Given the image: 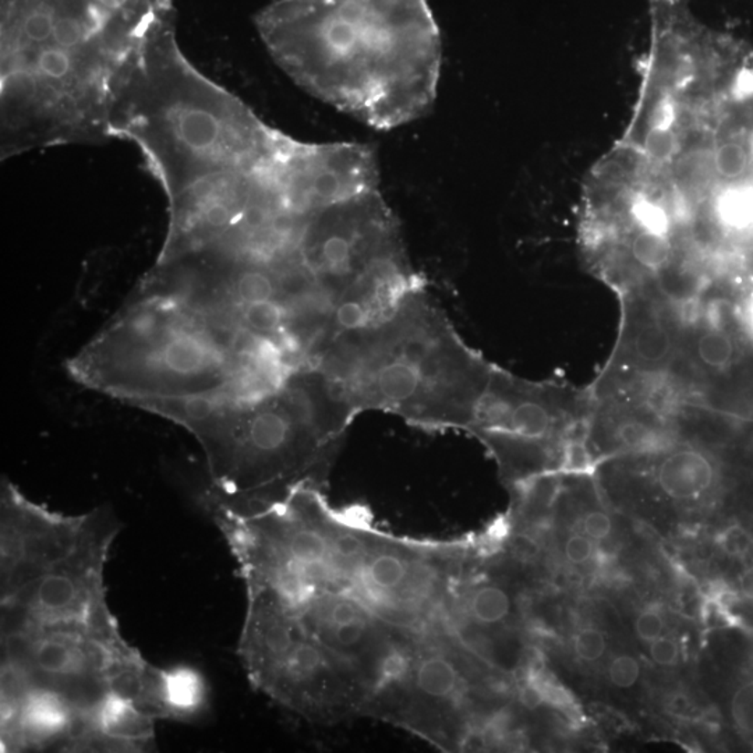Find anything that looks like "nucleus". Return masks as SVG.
<instances>
[{"instance_id": "4", "label": "nucleus", "mask_w": 753, "mask_h": 753, "mask_svg": "<svg viewBox=\"0 0 753 753\" xmlns=\"http://www.w3.org/2000/svg\"><path fill=\"white\" fill-rule=\"evenodd\" d=\"M300 367L290 349L246 329L226 306L141 285L68 363L76 382L134 408L250 398Z\"/></svg>"}, {"instance_id": "23", "label": "nucleus", "mask_w": 753, "mask_h": 753, "mask_svg": "<svg viewBox=\"0 0 753 753\" xmlns=\"http://www.w3.org/2000/svg\"><path fill=\"white\" fill-rule=\"evenodd\" d=\"M612 529V519L602 511H591L583 518V532L591 540H602V539L609 538Z\"/></svg>"}, {"instance_id": "25", "label": "nucleus", "mask_w": 753, "mask_h": 753, "mask_svg": "<svg viewBox=\"0 0 753 753\" xmlns=\"http://www.w3.org/2000/svg\"><path fill=\"white\" fill-rule=\"evenodd\" d=\"M670 712L673 713L674 716H678V717H686V716H689V712L692 713V705L688 697H686L685 695H676V696H674L670 702Z\"/></svg>"}, {"instance_id": "8", "label": "nucleus", "mask_w": 753, "mask_h": 753, "mask_svg": "<svg viewBox=\"0 0 753 753\" xmlns=\"http://www.w3.org/2000/svg\"><path fill=\"white\" fill-rule=\"evenodd\" d=\"M237 653L253 686L300 717L322 726L367 717L358 676L272 594L247 591Z\"/></svg>"}, {"instance_id": "1", "label": "nucleus", "mask_w": 753, "mask_h": 753, "mask_svg": "<svg viewBox=\"0 0 753 753\" xmlns=\"http://www.w3.org/2000/svg\"><path fill=\"white\" fill-rule=\"evenodd\" d=\"M730 84L654 74L593 165L621 253L674 305L753 278V87Z\"/></svg>"}, {"instance_id": "15", "label": "nucleus", "mask_w": 753, "mask_h": 753, "mask_svg": "<svg viewBox=\"0 0 753 753\" xmlns=\"http://www.w3.org/2000/svg\"><path fill=\"white\" fill-rule=\"evenodd\" d=\"M654 480L671 501L692 502L707 496L715 487L717 469L706 452L689 444L673 443L664 448Z\"/></svg>"}, {"instance_id": "9", "label": "nucleus", "mask_w": 753, "mask_h": 753, "mask_svg": "<svg viewBox=\"0 0 753 753\" xmlns=\"http://www.w3.org/2000/svg\"><path fill=\"white\" fill-rule=\"evenodd\" d=\"M588 390L557 382H529L494 367L466 432L490 448L515 485L535 479L573 443L589 444Z\"/></svg>"}, {"instance_id": "5", "label": "nucleus", "mask_w": 753, "mask_h": 753, "mask_svg": "<svg viewBox=\"0 0 753 753\" xmlns=\"http://www.w3.org/2000/svg\"><path fill=\"white\" fill-rule=\"evenodd\" d=\"M466 554L467 540L395 538L317 494L285 523L264 585L287 604L345 594L411 641L458 646L449 614Z\"/></svg>"}, {"instance_id": "17", "label": "nucleus", "mask_w": 753, "mask_h": 753, "mask_svg": "<svg viewBox=\"0 0 753 753\" xmlns=\"http://www.w3.org/2000/svg\"><path fill=\"white\" fill-rule=\"evenodd\" d=\"M731 717L737 730L753 736V681L737 689L731 699Z\"/></svg>"}, {"instance_id": "20", "label": "nucleus", "mask_w": 753, "mask_h": 753, "mask_svg": "<svg viewBox=\"0 0 753 753\" xmlns=\"http://www.w3.org/2000/svg\"><path fill=\"white\" fill-rule=\"evenodd\" d=\"M610 681L612 685L621 689H628L638 683L641 676V665L638 660L630 654H621L612 660L609 668Z\"/></svg>"}, {"instance_id": "13", "label": "nucleus", "mask_w": 753, "mask_h": 753, "mask_svg": "<svg viewBox=\"0 0 753 753\" xmlns=\"http://www.w3.org/2000/svg\"><path fill=\"white\" fill-rule=\"evenodd\" d=\"M87 713L63 692L2 670V752H68Z\"/></svg>"}, {"instance_id": "18", "label": "nucleus", "mask_w": 753, "mask_h": 753, "mask_svg": "<svg viewBox=\"0 0 753 753\" xmlns=\"http://www.w3.org/2000/svg\"><path fill=\"white\" fill-rule=\"evenodd\" d=\"M721 549L733 559H744L753 547V538L749 530L741 523L727 526L718 538Z\"/></svg>"}, {"instance_id": "21", "label": "nucleus", "mask_w": 753, "mask_h": 753, "mask_svg": "<svg viewBox=\"0 0 753 753\" xmlns=\"http://www.w3.org/2000/svg\"><path fill=\"white\" fill-rule=\"evenodd\" d=\"M664 630L662 612L656 609H646L635 621V633L643 642L656 641Z\"/></svg>"}, {"instance_id": "14", "label": "nucleus", "mask_w": 753, "mask_h": 753, "mask_svg": "<svg viewBox=\"0 0 753 753\" xmlns=\"http://www.w3.org/2000/svg\"><path fill=\"white\" fill-rule=\"evenodd\" d=\"M155 718L136 703L107 692L87 713L71 752H142L154 745Z\"/></svg>"}, {"instance_id": "12", "label": "nucleus", "mask_w": 753, "mask_h": 753, "mask_svg": "<svg viewBox=\"0 0 753 753\" xmlns=\"http://www.w3.org/2000/svg\"><path fill=\"white\" fill-rule=\"evenodd\" d=\"M0 493V600L59 567L91 528L95 511L65 515L24 496L7 479Z\"/></svg>"}, {"instance_id": "2", "label": "nucleus", "mask_w": 753, "mask_h": 753, "mask_svg": "<svg viewBox=\"0 0 753 753\" xmlns=\"http://www.w3.org/2000/svg\"><path fill=\"white\" fill-rule=\"evenodd\" d=\"M168 12L121 70L108 133L133 141L160 181L169 204L160 257L174 260L237 226L296 140L193 68Z\"/></svg>"}, {"instance_id": "10", "label": "nucleus", "mask_w": 753, "mask_h": 753, "mask_svg": "<svg viewBox=\"0 0 753 753\" xmlns=\"http://www.w3.org/2000/svg\"><path fill=\"white\" fill-rule=\"evenodd\" d=\"M113 514L97 509L91 528L73 556L2 602V638L71 631L100 638L123 639L110 612L105 567L119 533Z\"/></svg>"}, {"instance_id": "16", "label": "nucleus", "mask_w": 753, "mask_h": 753, "mask_svg": "<svg viewBox=\"0 0 753 753\" xmlns=\"http://www.w3.org/2000/svg\"><path fill=\"white\" fill-rule=\"evenodd\" d=\"M204 678L194 668L178 665L162 668V703L165 718L187 721L197 717L207 706Z\"/></svg>"}, {"instance_id": "22", "label": "nucleus", "mask_w": 753, "mask_h": 753, "mask_svg": "<svg viewBox=\"0 0 753 753\" xmlns=\"http://www.w3.org/2000/svg\"><path fill=\"white\" fill-rule=\"evenodd\" d=\"M594 546L591 538L573 535L564 546V554L570 564L580 565L588 562L593 556Z\"/></svg>"}, {"instance_id": "3", "label": "nucleus", "mask_w": 753, "mask_h": 753, "mask_svg": "<svg viewBox=\"0 0 753 753\" xmlns=\"http://www.w3.org/2000/svg\"><path fill=\"white\" fill-rule=\"evenodd\" d=\"M256 24L298 87L374 131L434 105L444 52L429 0H278Z\"/></svg>"}, {"instance_id": "24", "label": "nucleus", "mask_w": 753, "mask_h": 753, "mask_svg": "<svg viewBox=\"0 0 753 753\" xmlns=\"http://www.w3.org/2000/svg\"><path fill=\"white\" fill-rule=\"evenodd\" d=\"M650 656L657 664L664 667L674 665L678 660V644L671 638L660 636L650 643Z\"/></svg>"}, {"instance_id": "7", "label": "nucleus", "mask_w": 753, "mask_h": 753, "mask_svg": "<svg viewBox=\"0 0 753 753\" xmlns=\"http://www.w3.org/2000/svg\"><path fill=\"white\" fill-rule=\"evenodd\" d=\"M314 366L355 413L392 412L434 430L469 427L494 370L459 340L420 288L369 331L329 342Z\"/></svg>"}, {"instance_id": "19", "label": "nucleus", "mask_w": 753, "mask_h": 753, "mask_svg": "<svg viewBox=\"0 0 753 753\" xmlns=\"http://www.w3.org/2000/svg\"><path fill=\"white\" fill-rule=\"evenodd\" d=\"M606 639L600 631L585 628L573 638V649L580 659L596 662L606 652Z\"/></svg>"}, {"instance_id": "26", "label": "nucleus", "mask_w": 753, "mask_h": 753, "mask_svg": "<svg viewBox=\"0 0 753 753\" xmlns=\"http://www.w3.org/2000/svg\"><path fill=\"white\" fill-rule=\"evenodd\" d=\"M739 588L747 599L753 600V567L745 570L744 575L741 576Z\"/></svg>"}, {"instance_id": "11", "label": "nucleus", "mask_w": 753, "mask_h": 753, "mask_svg": "<svg viewBox=\"0 0 753 753\" xmlns=\"http://www.w3.org/2000/svg\"><path fill=\"white\" fill-rule=\"evenodd\" d=\"M140 654L124 639L71 631H39L2 638V670L68 695L89 712L108 691L107 680Z\"/></svg>"}, {"instance_id": "6", "label": "nucleus", "mask_w": 753, "mask_h": 753, "mask_svg": "<svg viewBox=\"0 0 753 753\" xmlns=\"http://www.w3.org/2000/svg\"><path fill=\"white\" fill-rule=\"evenodd\" d=\"M182 425L207 458L211 486L258 508L301 486L322 488L355 412L313 364L250 398L152 401L139 406Z\"/></svg>"}]
</instances>
